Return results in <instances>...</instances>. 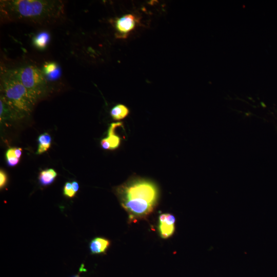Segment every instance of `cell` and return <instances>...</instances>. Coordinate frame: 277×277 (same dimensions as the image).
<instances>
[{
  "label": "cell",
  "instance_id": "6da1fadb",
  "mask_svg": "<svg viewBox=\"0 0 277 277\" xmlns=\"http://www.w3.org/2000/svg\"><path fill=\"white\" fill-rule=\"evenodd\" d=\"M0 11L3 21L46 25L64 15V4L55 0H3Z\"/></svg>",
  "mask_w": 277,
  "mask_h": 277
},
{
  "label": "cell",
  "instance_id": "7a4b0ae2",
  "mask_svg": "<svg viewBox=\"0 0 277 277\" xmlns=\"http://www.w3.org/2000/svg\"><path fill=\"white\" fill-rule=\"evenodd\" d=\"M116 194L131 221L147 217L154 210L158 190L149 180L134 178L117 186Z\"/></svg>",
  "mask_w": 277,
  "mask_h": 277
},
{
  "label": "cell",
  "instance_id": "3957f363",
  "mask_svg": "<svg viewBox=\"0 0 277 277\" xmlns=\"http://www.w3.org/2000/svg\"><path fill=\"white\" fill-rule=\"evenodd\" d=\"M2 97L12 108L23 116L29 114L35 103L18 77L15 70H7L1 77Z\"/></svg>",
  "mask_w": 277,
  "mask_h": 277
},
{
  "label": "cell",
  "instance_id": "277c9868",
  "mask_svg": "<svg viewBox=\"0 0 277 277\" xmlns=\"http://www.w3.org/2000/svg\"><path fill=\"white\" fill-rule=\"evenodd\" d=\"M14 70L35 103L47 93L48 88L47 80L43 72L37 67L28 65Z\"/></svg>",
  "mask_w": 277,
  "mask_h": 277
},
{
  "label": "cell",
  "instance_id": "5b68a950",
  "mask_svg": "<svg viewBox=\"0 0 277 277\" xmlns=\"http://www.w3.org/2000/svg\"><path fill=\"white\" fill-rule=\"evenodd\" d=\"M123 125L122 123H113L109 127L107 137L102 139L101 145L104 150H115L120 145L121 137L116 134L115 130Z\"/></svg>",
  "mask_w": 277,
  "mask_h": 277
},
{
  "label": "cell",
  "instance_id": "8992f818",
  "mask_svg": "<svg viewBox=\"0 0 277 277\" xmlns=\"http://www.w3.org/2000/svg\"><path fill=\"white\" fill-rule=\"evenodd\" d=\"M137 20L132 14H127L115 21V26L117 31L118 37H126V35L135 27Z\"/></svg>",
  "mask_w": 277,
  "mask_h": 277
},
{
  "label": "cell",
  "instance_id": "52a82bcc",
  "mask_svg": "<svg viewBox=\"0 0 277 277\" xmlns=\"http://www.w3.org/2000/svg\"><path fill=\"white\" fill-rule=\"evenodd\" d=\"M175 217L170 213L160 215L159 230L162 238L166 239L173 234L175 230Z\"/></svg>",
  "mask_w": 277,
  "mask_h": 277
},
{
  "label": "cell",
  "instance_id": "ba28073f",
  "mask_svg": "<svg viewBox=\"0 0 277 277\" xmlns=\"http://www.w3.org/2000/svg\"><path fill=\"white\" fill-rule=\"evenodd\" d=\"M24 117V116L9 105L6 101L1 97L0 120L1 122L5 121L18 120L23 118Z\"/></svg>",
  "mask_w": 277,
  "mask_h": 277
},
{
  "label": "cell",
  "instance_id": "9c48e42d",
  "mask_svg": "<svg viewBox=\"0 0 277 277\" xmlns=\"http://www.w3.org/2000/svg\"><path fill=\"white\" fill-rule=\"evenodd\" d=\"M110 245V241L103 238L97 237L90 243V249L93 254L105 253Z\"/></svg>",
  "mask_w": 277,
  "mask_h": 277
},
{
  "label": "cell",
  "instance_id": "30bf717a",
  "mask_svg": "<svg viewBox=\"0 0 277 277\" xmlns=\"http://www.w3.org/2000/svg\"><path fill=\"white\" fill-rule=\"evenodd\" d=\"M57 176L56 171L53 169L42 170L39 174L38 180L41 185L44 186L52 184Z\"/></svg>",
  "mask_w": 277,
  "mask_h": 277
},
{
  "label": "cell",
  "instance_id": "8fae6325",
  "mask_svg": "<svg viewBox=\"0 0 277 277\" xmlns=\"http://www.w3.org/2000/svg\"><path fill=\"white\" fill-rule=\"evenodd\" d=\"M129 113V109L123 104L116 105L110 111L111 116L115 121H120L125 118Z\"/></svg>",
  "mask_w": 277,
  "mask_h": 277
},
{
  "label": "cell",
  "instance_id": "7c38bea8",
  "mask_svg": "<svg viewBox=\"0 0 277 277\" xmlns=\"http://www.w3.org/2000/svg\"><path fill=\"white\" fill-rule=\"evenodd\" d=\"M51 143V137L48 133L41 134L38 137V148L36 154H41L50 148Z\"/></svg>",
  "mask_w": 277,
  "mask_h": 277
},
{
  "label": "cell",
  "instance_id": "4fadbf2b",
  "mask_svg": "<svg viewBox=\"0 0 277 277\" xmlns=\"http://www.w3.org/2000/svg\"><path fill=\"white\" fill-rule=\"evenodd\" d=\"M49 38V34L47 32H41L34 37L33 43L36 47L39 49H44L46 47Z\"/></svg>",
  "mask_w": 277,
  "mask_h": 277
},
{
  "label": "cell",
  "instance_id": "5bb4252c",
  "mask_svg": "<svg viewBox=\"0 0 277 277\" xmlns=\"http://www.w3.org/2000/svg\"><path fill=\"white\" fill-rule=\"evenodd\" d=\"M6 159L7 165L10 167L16 166L19 162L15 154L14 148L9 149L6 153Z\"/></svg>",
  "mask_w": 277,
  "mask_h": 277
},
{
  "label": "cell",
  "instance_id": "9a60e30c",
  "mask_svg": "<svg viewBox=\"0 0 277 277\" xmlns=\"http://www.w3.org/2000/svg\"><path fill=\"white\" fill-rule=\"evenodd\" d=\"M75 193L72 188L71 183L69 182H66L64 187V195L68 197H73Z\"/></svg>",
  "mask_w": 277,
  "mask_h": 277
},
{
  "label": "cell",
  "instance_id": "2e32d148",
  "mask_svg": "<svg viewBox=\"0 0 277 277\" xmlns=\"http://www.w3.org/2000/svg\"><path fill=\"white\" fill-rule=\"evenodd\" d=\"M58 69L57 65L55 63H49L44 66L43 73L45 75H47Z\"/></svg>",
  "mask_w": 277,
  "mask_h": 277
},
{
  "label": "cell",
  "instance_id": "e0dca14e",
  "mask_svg": "<svg viewBox=\"0 0 277 277\" xmlns=\"http://www.w3.org/2000/svg\"><path fill=\"white\" fill-rule=\"evenodd\" d=\"M7 182V175L6 173L1 169L0 171V188H3L6 185Z\"/></svg>",
  "mask_w": 277,
  "mask_h": 277
},
{
  "label": "cell",
  "instance_id": "ac0fdd59",
  "mask_svg": "<svg viewBox=\"0 0 277 277\" xmlns=\"http://www.w3.org/2000/svg\"><path fill=\"white\" fill-rule=\"evenodd\" d=\"M14 152L16 157L20 159L22 154V149L20 148H14Z\"/></svg>",
  "mask_w": 277,
  "mask_h": 277
},
{
  "label": "cell",
  "instance_id": "d6986e66",
  "mask_svg": "<svg viewBox=\"0 0 277 277\" xmlns=\"http://www.w3.org/2000/svg\"><path fill=\"white\" fill-rule=\"evenodd\" d=\"M72 188L74 190V191L76 193V192L78 191L79 188L78 184L76 181H73L71 183Z\"/></svg>",
  "mask_w": 277,
  "mask_h": 277
},
{
  "label": "cell",
  "instance_id": "ffe728a7",
  "mask_svg": "<svg viewBox=\"0 0 277 277\" xmlns=\"http://www.w3.org/2000/svg\"><path fill=\"white\" fill-rule=\"evenodd\" d=\"M73 277H80V276L78 275H75V276H74Z\"/></svg>",
  "mask_w": 277,
  "mask_h": 277
}]
</instances>
